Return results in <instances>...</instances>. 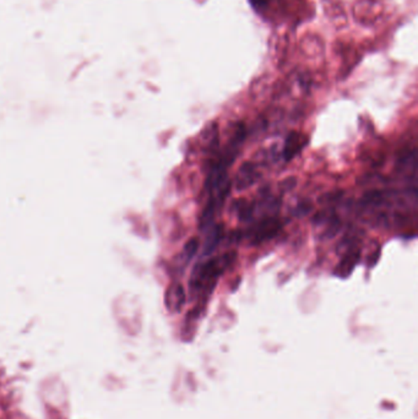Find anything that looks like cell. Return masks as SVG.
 <instances>
[{
    "label": "cell",
    "mask_w": 418,
    "mask_h": 419,
    "mask_svg": "<svg viewBox=\"0 0 418 419\" xmlns=\"http://www.w3.org/2000/svg\"><path fill=\"white\" fill-rule=\"evenodd\" d=\"M236 253H227L222 257L211 259L195 269L190 281L192 292H208L214 290L215 285L224 271L236 262Z\"/></svg>",
    "instance_id": "6da1fadb"
},
{
    "label": "cell",
    "mask_w": 418,
    "mask_h": 419,
    "mask_svg": "<svg viewBox=\"0 0 418 419\" xmlns=\"http://www.w3.org/2000/svg\"><path fill=\"white\" fill-rule=\"evenodd\" d=\"M280 228L281 223L278 221V218H265L259 222L255 223L254 226L249 229L247 236L253 244H259L274 238L279 232Z\"/></svg>",
    "instance_id": "7a4b0ae2"
},
{
    "label": "cell",
    "mask_w": 418,
    "mask_h": 419,
    "mask_svg": "<svg viewBox=\"0 0 418 419\" xmlns=\"http://www.w3.org/2000/svg\"><path fill=\"white\" fill-rule=\"evenodd\" d=\"M314 225L320 231V237L331 238L338 233L341 223L333 211H325L314 218Z\"/></svg>",
    "instance_id": "3957f363"
},
{
    "label": "cell",
    "mask_w": 418,
    "mask_h": 419,
    "mask_svg": "<svg viewBox=\"0 0 418 419\" xmlns=\"http://www.w3.org/2000/svg\"><path fill=\"white\" fill-rule=\"evenodd\" d=\"M259 177L257 167H255L253 163L245 162L242 167L239 168L238 173L236 176V189L240 192V190H245L248 189L250 185H253L257 179Z\"/></svg>",
    "instance_id": "277c9868"
},
{
    "label": "cell",
    "mask_w": 418,
    "mask_h": 419,
    "mask_svg": "<svg viewBox=\"0 0 418 419\" xmlns=\"http://www.w3.org/2000/svg\"><path fill=\"white\" fill-rule=\"evenodd\" d=\"M359 259H361V250L357 249V248L349 249V250L345 253L343 260L340 262L339 265L335 269V275L341 277V278L349 277L352 274V271H354L356 265L359 264Z\"/></svg>",
    "instance_id": "5b68a950"
},
{
    "label": "cell",
    "mask_w": 418,
    "mask_h": 419,
    "mask_svg": "<svg viewBox=\"0 0 418 419\" xmlns=\"http://www.w3.org/2000/svg\"><path fill=\"white\" fill-rule=\"evenodd\" d=\"M166 306L170 311L178 313L183 308L185 303V288L180 283H173L168 287L166 292Z\"/></svg>",
    "instance_id": "8992f818"
},
{
    "label": "cell",
    "mask_w": 418,
    "mask_h": 419,
    "mask_svg": "<svg viewBox=\"0 0 418 419\" xmlns=\"http://www.w3.org/2000/svg\"><path fill=\"white\" fill-rule=\"evenodd\" d=\"M305 143H307V138H304L302 134L296 133V132L289 134L284 141V152H282L284 161L289 162L291 159H294L301 152V150L305 146Z\"/></svg>",
    "instance_id": "52a82bcc"
},
{
    "label": "cell",
    "mask_w": 418,
    "mask_h": 419,
    "mask_svg": "<svg viewBox=\"0 0 418 419\" xmlns=\"http://www.w3.org/2000/svg\"><path fill=\"white\" fill-rule=\"evenodd\" d=\"M222 237H224V226L217 225V226L210 228L209 236L205 242V254H211L214 252L215 248L219 246Z\"/></svg>",
    "instance_id": "ba28073f"
},
{
    "label": "cell",
    "mask_w": 418,
    "mask_h": 419,
    "mask_svg": "<svg viewBox=\"0 0 418 419\" xmlns=\"http://www.w3.org/2000/svg\"><path fill=\"white\" fill-rule=\"evenodd\" d=\"M254 208V204H249L244 199L239 200L236 204V207H234V210L238 213L240 221H249L250 218H253V213L255 211Z\"/></svg>",
    "instance_id": "9c48e42d"
},
{
    "label": "cell",
    "mask_w": 418,
    "mask_h": 419,
    "mask_svg": "<svg viewBox=\"0 0 418 419\" xmlns=\"http://www.w3.org/2000/svg\"><path fill=\"white\" fill-rule=\"evenodd\" d=\"M284 3V0H250L252 6H254L257 11H260L263 14H266L268 11L271 10V8L279 6L280 3Z\"/></svg>",
    "instance_id": "30bf717a"
},
{
    "label": "cell",
    "mask_w": 418,
    "mask_h": 419,
    "mask_svg": "<svg viewBox=\"0 0 418 419\" xmlns=\"http://www.w3.org/2000/svg\"><path fill=\"white\" fill-rule=\"evenodd\" d=\"M199 246L200 243L198 238H192V239H189L187 242V244L185 246V250H183V255H185V259L187 262L194 257L196 252H198V249H199Z\"/></svg>",
    "instance_id": "8fae6325"
},
{
    "label": "cell",
    "mask_w": 418,
    "mask_h": 419,
    "mask_svg": "<svg viewBox=\"0 0 418 419\" xmlns=\"http://www.w3.org/2000/svg\"><path fill=\"white\" fill-rule=\"evenodd\" d=\"M310 208H312V205H309L307 202H302V204H299L298 206L294 208V215L296 216H304V215H307L310 211Z\"/></svg>",
    "instance_id": "7c38bea8"
}]
</instances>
